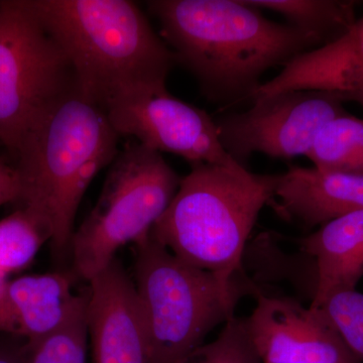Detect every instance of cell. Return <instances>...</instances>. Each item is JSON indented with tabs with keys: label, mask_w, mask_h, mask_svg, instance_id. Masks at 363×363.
Instances as JSON below:
<instances>
[{
	"label": "cell",
	"mask_w": 363,
	"mask_h": 363,
	"mask_svg": "<svg viewBox=\"0 0 363 363\" xmlns=\"http://www.w3.org/2000/svg\"><path fill=\"white\" fill-rule=\"evenodd\" d=\"M262 363H362L321 308L286 297L257 295L245 319Z\"/></svg>",
	"instance_id": "10"
},
{
	"label": "cell",
	"mask_w": 363,
	"mask_h": 363,
	"mask_svg": "<svg viewBox=\"0 0 363 363\" xmlns=\"http://www.w3.org/2000/svg\"><path fill=\"white\" fill-rule=\"evenodd\" d=\"M306 157L320 171L363 174V119L350 113L332 119Z\"/></svg>",
	"instance_id": "17"
},
{
	"label": "cell",
	"mask_w": 363,
	"mask_h": 363,
	"mask_svg": "<svg viewBox=\"0 0 363 363\" xmlns=\"http://www.w3.org/2000/svg\"><path fill=\"white\" fill-rule=\"evenodd\" d=\"M78 295L66 272L32 274L9 281L0 294V333L33 340L68 316Z\"/></svg>",
	"instance_id": "14"
},
{
	"label": "cell",
	"mask_w": 363,
	"mask_h": 363,
	"mask_svg": "<svg viewBox=\"0 0 363 363\" xmlns=\"http://www.w3.org/2000/svg\"><path fill=\"white\" fill-rule=\"evenodd\" d=\"M87 324L94 363H152L135 283L116 259L89 281Z\"/></svg>",
	"instance_id": "11"
},
{
	"label": "cell",
	"mask_w": 363,
	"mask_h": 363,
	"mask_svg": "<svg viewBox=\"0 0 363 363\" xmlns=\"http://www.w3.org/2000/svg\"><path fill=\"white\" fill-rule=\"evenodd\" d=\"M147 6L177 63L215 102L252 98L269 69L324 45L311 33L267 20L242 0H152Z\"/></svg>",
	"instance_id": "1"
},
{
	"label": "cell",
	"mask_w": 363,
	"mask_h": 363,
	"mask_svg": "<svg viewBox=\"0 0 363 363\" xmlns=\"http://www.w3.org/2000/svg\"><path fill=\"white\" fill-rule=\"evenodd\" d=\"M21 186L16 166L0 157V207L18 202Z\"/></svg>",
	"instance_id": "22"
},
{
	"label": "cell",
	"mask_w": 363,
	"mask_h": 363,
	"mask_svg": "<svg viewBox=\"0 0 363 363\" xmlns=\"http://www.w3.org/2000/svg\"><path fill=\"white\" fill-rule=\"evenodd\" d=\"M135 247L133 283L152 363H189L208 333L235 316L243 285L186 264L150 234Z\"/></svg>",
	"instance_id": "5"
},
{
	"label": "cell",
	"mask_w": 363,
	"mask_h": 363,
	"mask_svg": "<svg viewBox=\"0 0 363 363\" xmlns=\"http://www.w3.org/2000/svg\"><path fill=\"white\" fill-rule=\"evenodd\" d=\"M286 90H321L363 107V18L342 37L289 61L253 97Z\"/></svg>",
	"instance_id": "12"
},
{
	"label": "cell",
	"mask_w": 363,
	"mask_h": 363,
	"mask_svg": "<svg viewBox=\"0 0 363 363\" xmlns=\"http://www.w3.org/2000/svg\"><path fill=\"white\" fill-rule=\"evenodd\" d=\"M269 205L288 220L313 228L363 210V174L290 166Z\"/></svg>",
	"instance_id": "13"
},
{
	"label": "cell",
	"mask_w": 363,
	"mask_h": 363,
	"mask_svg": "<svg viewBox=\"0 0 363 363\" xmlns=\"http://www.w3.org/2000/svg\"><path fill=\"white\" fill-rule=\"evenodd\" d=\"M248 6L285 16L289 25L317 35L324 45L342 37L357 18L354 1L339 0H242Z\"/></svg>",
	"instance_id": "16"
},
{
	"label": "cell",
	"mask_w": 363,
	"mask_h": 363,
	"mask_svg": "<svg viewBox=\"0 0 363 363\" xmlns=\"http://www.w3.org/2000/svg\"><path fill=\"white\" fill-rule=\"evenodd\" d=\"M107 117L119 136L186 160L191 167L234 161L222 147L218 128L206 112L179 99L166 86L131 91L107 105Z\"/></svg>",
	"instance_id": "9"
},
{
	"label": "cell",
	"mask_w": 363,
	"mask_h": 363,
	"mask_svg": "<svg viewBox=\"0 0 363 363\" xmlns=\"http://www.w3.org/2000/svg\"><path fill=\"white\" fill-rule=\"evenodd\" d=\"M75 74L79 94L100 108L138 89L166 86L175 55L128 0H28Z\"/></svg>",
	"instance_id": "2"
},
{
	"label": "cell",
	"mask_w": 363,
	"mask_h": 363,
	"mask_svg": "<svg viewBox=\"0 0 363 363\" xmlns=\"http://www.w3.org/2000/svg\"><path fill=\"white\" fill-rule=\"evenodd\" d=\"M52 240L48 222L25 208L0 220V271L18 272L32 264L45 241Z\"/></svg>",
	"instance_id": "19"
},
{
	"label": "cell",
	"mask_w": 363,
	"mask_h": 363,
	"mask_svg": "<svg viewBox=\"0 0 363 363\" xmlns=\"http://www.w3.org/2000/svg\"><path fill=\"white\" fill-rule=\"evenodd\" d=\"M181 179L156 150L138 142L119 150L96 204L72 238L77 276L89 283L116 259L119 248L147 238L175 197Z\"/></svg>",
	"instance_id": "6"
},
{
	"label": "cell",
	"mask_w": 363,
	"mask_h": 363,
	"mask_svg": "<svg viewBox=\"0 0 363 363\" xmlns=\"http://www.w3.org/2000/svg\"><path fill=\"white\" fill-rule=\"evenodd\" d=\"M0 363H28L25 346L23 347L0 346Z\"/></svg>",
	"instance_id": "23"
},
{
	"label": "cell",
	"mask_w": 363,
	"mask_h": 363,
	"mask_svg": "<svg viewBox=\"0 0 363 363\" xmlns=\"http://www.w3.org/2000/svg\"><path fill=\"white\" fill-rule=\"evenodd\" d=\"M7 274H4V272L0 271V294L4 292V289H6V286L7 285V283H9V279H7Z\"/></svg>",
	"instance_id": "24"
},
{
	"label": "cell",
	"mask_w": 363,
	"mask_h": 363,
	"mask_svg": "<svg viewBox=\"0 0 363 363\" xmlns=\"http://www.w3.org/2000/svg\"><path fill=\"white\" fill-rule=\"evenodd\" d=\"M300 245L316 267L311 307H321L333 294L355 290L363 277V210L327 222Z\"/></svg>",
	"instance_id": "15"
},
{
	"label": "cell",
	"mask_w": 363,
	"mask_h": 363,
	"mask_svg": "<svg viewBox=\"0 0 363 363\" xmlns=\"http://www.w3.org/2000/svg\"><path fill=\"white\" fill-rule=\"evenodd\" d=\"M195 363H262L250 340L245 319L234 316L224 324L218 337L202 345Z\"/></svg>",
	"instance_id": "20"
},
{
	"label": "cell",
	"mask_w": 363,
	"mask_h": 363,
	"mask_svg": "<svg viewBox=\"0 0 363 363\" xmlns=\"http://www.w3.org/2000/svg\"><path fill=\"white\" fill-rule=\"evenodd\" d=\"M119 138L106 112L76 93L30 131L16 152V204L48 222L58 257L70 252L79 205L93 179L116 159Z\"/></svg>",
	"instance_id": "3"
},
{
	"label": "cell",
	"mask_w": 363,
	"mask_h": 363,
	"mask_svg": "<svg viewBox=\"0 0 363 363\" xmlns=\"http://www.w3.org/2000/svg\"><path fill=\"white\" fill-rule=\"evenodd\" d=\"M279 178L235 161L192 167L150 235L186 264L238 283L245 245Z\"/></svg>",
	"instance_id": "4"
},
{
	"label": "cell",
	"mask_w": 363,
	"mask_h": 363,
	"mask_svg": "<svg viewBox=\"0 0 363 363\" xmlns=\"http://www.w3.org/2000/svg\"><path fill=\"white\" fill-rule=\"evenodd\" d=\"M322 310L351 352L363 360V294L355 290L333 294Z\"/></svg>",
	"instance_id": "21"
},
{
	"label": "cell",
	"mask_w": 363,
	"mask_h": 363,
	"mask_svg": "<svg viewBox=\"0 0 363 363\" xmlns=\"http://www.w3.org/2000/svg\"><path fill=\"white\" fill-rule=\"evenodd\" d=\"M75 74L28 0L0 1V145L11 157L62 102Z\"/></svg>",
	"instance_id": "7"
},
{
	"label": "cell",
	"mask_w": 363,
	"mask_h": 363,
	"mask_svg": "<svg viewBox=\"0 0 363 363\" xmlns=\"http://www.w3.org/2000/svg\"><path fill=\"white\" fill-rule=\"evenodd\" d=\"M252 99L248 111L215 121L222 147L243 167L257 152L284 160L307 156L325 124L347 113L344 98L329 91L286 90Z\"/></svg>",
	"instance_id": "8"
},
{
	"label": "cell",
	"mask_w": 363,
	"mask_h": 363,
	"mask_svg": "<svg viewBox=\"0 0 363 363\" xmlns=\"http://www.w3.org/2000/svg\"><path fill=\"white\" fill-rule=\"evenodd\" d=\"M88 293L77 296L71 311L57 328L25 345L28 363H86Z\"/></svg>",
	"instance_id": "18"
}]
</instances>
